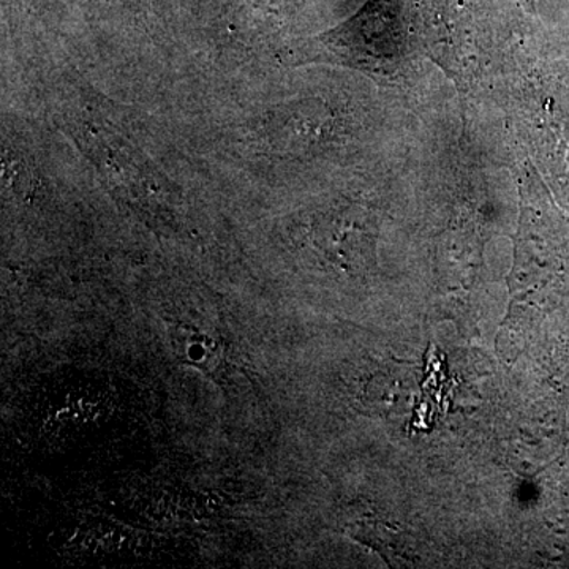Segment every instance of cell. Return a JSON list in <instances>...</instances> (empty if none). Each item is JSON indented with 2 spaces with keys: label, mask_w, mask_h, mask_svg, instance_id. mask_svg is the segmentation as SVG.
<instances>
[{
  "label": "cell",
  "mask_w": 569,
  "mask_h": 569,
  "mask_svg": "<svg viewBox=\"0 0 569 569\" xmlns=\"http://www.w3.org/2000/svg\"><path fill=\"white\" fill-rule=\"evenodd\" d=\"M406 36L403 0H369L346 24L326 36L332 51L359 63L387 61V50H399Z\"/></svg>",
  "instance_id": "obj_1"
},
{
  "label": "cell",
  "mask_w": 569,
  "mask_h": 569,
  "mask_svg": "<svg viewBox=\"0 0 569 569\" xmlns=\"http://www.w3.org/2000/svg\"><path fill=\"white\" fill-rule=\"evenodd\" d=\"M176 355L186 365L197 367L201 372L212 376L222 362V348L208 332L193 326L178 325L170 331Z\"/></svg>",
  "instance_id": "obj_2"
}]
</instances>
